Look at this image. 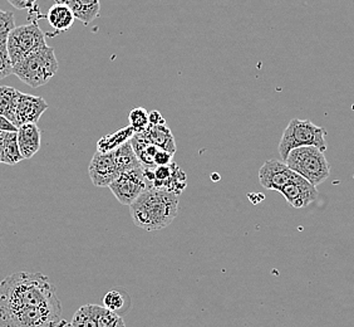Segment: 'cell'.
<instances>
[{"label": "cell", "mask_w": 354, "mask_h": 327, "mask_svg": "<svg viewBox=\"0 0 354 327\" xmlns=\"http://www.w3.org/2000/svg\"><path fill=\"white\" fill-rule=\"evenodd\" d=\"M19 307L62 308L53 283L38 272L14 273L0 282V310Z\"/></svg>", "instance_id": "1"}, {"label": "cell", "mask_w": 354, "mask_h": 327, "mask_svg": "<svg viewBox=\"0 0 354 327\" xmlns=\"http://www.w3.org/2000/svg\"><path fill=\"white\" fill-rule=\"evenodd\" d=\"M131 217L138 228L160 231L174 222L178 213V195L162 189H146L130 205Z\"/></svg>", "instance_id": "2"}, {"label": "cell", "mask_w": 354, "mask_h": 327, "mask_svg": "<svg viewBox=\"0 0 354 327\" xmlns=\"http://www.w3.org/2000/svg\"><path fill=\"white\" fill-rule=\"evenodd\" d=\"M58 61L53 48L46 46L13 66V75L32 89H38L55 77Z\"/></svg>", "instance_id": "3"}, {"label": "cell", "mask_w": 354, "mask_h": 327, "mask_svg": "<svg viewBox=\"0 0 354 327\" xmlns=\"http://www.w3.org/2000/svg\"><path fill=\"white\" fill-rule=\"evenodd\" d=\"M326 135L327 131L324 127L317 126L309 120L293 118L286 126L280 139V157L283 161H286L290 151L301 146H314L324 152L327 150Z\"/></svg>", "instance_id": "4"}, {"label": "cell", "mask_w": 354, "mask_h": 327, "mask_svg": "<svg viewBox=\"0 0 354 327\" xmlns=\"http://www.w3.org/2000/svg\"><path fill=\"white\" fill-rule=\"evenodd\" d=\"M286 164L314 186L324 183L330 175V164L328 163L327 157L323 151L314 146L293 149L286 157Z\"/></svg>", "instance_id": "5"}, {"label": "cell", "mask_w": 354, "mask_h": 327, "mask_svg": "<svg viewBox=\"0 0 354 327\" xmlns=\"http://www.w3.org/2000/svg\"><path fill=\"white\" fill-rule=\"evenodd\" d=\"M62 308L19 307L0 310V327H58Z\"/></svg>", "instance_id": "6"}, {"label": "cell", "mask_w": 354, "mask_h": 327, "mask_svg": "<svg viewBox=\"0 0 354 327\" xmlns=\"http://www.w3.org/2000/svg\"><path fill=\"white\" fill-rule=\"evenodd\" d=\"M46 46V35L37 21H32L27 26L15 27L8 35V52L13 66L27 55Z\"/></svg>", "instance_id": "7"}, {"label": "cell", "mask_w": 354, "mask_h": 327, "mask_svg": "<svg viewBox=\"0 0 354 327\" xmlns=\"http://www.w3.org/2000/svg\"><path fill=\"white\" fill-rule=\"evenodd\" d=\"M147 189H162L180 195L186 188V175L177 164L142 166Z\"/></svg>", "instance_id": "8"}, {"label": "cell", "mask_w": 354, "mask_h": 327, "mask_svg": "<svg viewBox=\"0 0 354 327\" xmlns=\"http://www.w3.org/2000/svg\"><path fill=\"white\" fill-rule=\"evenodd\" d=\"M109 188L121 204L130 206L147 189L143 177L142 165L120 173Z\"/></svg>", "instance_id": "9"}, {"label": "cell", "mask_w": 354, "mask_h": 327, "mask_svg": "<svg viewBox=\"0 0 354 327\" xmlns=\"http://www.w3.org/2000/svg\"><path fill=\"white\" fill-rule=\"evenodd\" d=\"M88 174L95 186L98 188L109 186V184L120 174L116 159H115V152L97 151L89 163Z\"/></svg>", "instance_id": "10"}, {"label": "cell", "mask_w": 354, "mask_h": 327, "mask_svg": "<svg viewBox=\"0 0 354 327\" xmlns=\"http://www.w3.org/2000/svg\"><path fill=\"white\" fill-rule=\"evenodd\" d=\"M298 174L292 170L286 161L266 160L259 170V183L268 191H280Z\"/></svg>", "instance_id": "11"}, {"label": "cell", "mask_w": 354, "mask_h": 327, "mask_svg": "<svg viewBox=\"0 0 354 327\" xmlns=\"http://www.w3.org/2000/svg\"><path fill=\"white\" fill-rule=\"evenodd\" d=\"M279 193L289 204L297 209L306 208L318 198L317 186L309 183L307 179L300 177L299 174L292 182H289Z\"/></svg>", "instance_id": "12"}, {"label": "cell", "mask_w": 354, "mask_h": 327, "mask_svg": "<svg viewBox=\"0 0 354 327\" xmlns=\"http://www.w3.org/2000/svg\"><path fill=\"white\" fill-rule=\"evenodd\" d=\"M47 109L48 103L43 97L21 92L15 109V126L19 127L24 123H38Z\"/></svg>", "instance_id": "13"}, {"label": "cell", "mask_w": 354, "mask_h": 327, "mask_svg": "<svg viewBox=\"0 0 354 327\" xmlns=\"http://www.w3.org/2000/svg\"><path fill=\"white\" fill-rule=\"evenodd\" d=\"M21 155L26 159L35 157L41 149V134L37 123H24L17 131Z\"/></svg>", "instance_id": "14"}, {"label": "cell", "mask_w": 354, "mask_h": 327, "mask_svg": "<svg viewBox=\"0 0 354 327\" xmlns=\"http://www.w3.org/2000/svg\"><path fill=\"white\" fill-rule=\"evenodd\" d=\"M143 132L151 143L175 155V152H176L175 137L172 135L170 127L166 123H157V125L150 123Z\"/></svg>", "instance_id": "15"}, {"label": "cell", "mask_w": 354, "mask_h": 327, "mask_svg": "<svg viewBox=\"0 0 354 327\" xmlns=\"http://www.w3.org/2000/svg\"><path fill=\"white\" fill-rule=\"evenodd\" d=\"M68 6L75 14V19L82 21L84 26H88L100 15L101 4L100 0H58Z\"/></svg>", "instance_id": "16"}, {"label": "cell", "mask_w": 354, "mask_h": 327, "mask_svg": "<svg viewBox=\"0 0 354 327\" xmlns=\"http://www.w3.org/2000/svg\"><path fill=\"white\" fill-rule=\"evenodd\" d=\"M48 23L55 28L58 32H67L69 28L73 26L75 21V14L72 9L63 4V3H55L53 7L49 9L47 15Z\"/></svg>", "instance_id": "17"}, {"label": "cell", "mask_w": 354, "mask_h": 327, "mask_svg": "<svg viewBox=\"0 0 354 327\" xmlns=\"http://www.w3.org/2000/svg\"><path fill=\"white\" fill-rule=\"evenodd\" d=\"M103 307L120 316L127 314L131 308L130 294L123 290H112L104 294Z\"/></svg>", "instance_id": "18"}, {"label": "cell", "mask_w": 354, "mask_h": 327, "mask_svg": "<svg viewBox=\"0 0 354 327\" xmlns=\"http://www.w3.org/2000/svg\"><path fill=\"white\" fill-rule=\"evenodd\" d=\"M21 91L9 86H0V115L15 125V109Z\"/></svg>", "instance_id": "19"}, {"label": "cell", "mask_w": 354, "mask_h": 327, "mask_svg": "<svg viewBox=\"0 0 354 327\" xmlns=\"http://www.w3.org/2000/svg\"><path fill=\"white\" fill-rule=\"evenodd\" d=\"M23 160L24 157L21 155V149H19L17 131H7L3 152H1V163L13 166Z\"/></svg>", "instance_id": "20"}, {"label": "cell", "mask_w": 354, "mask_h": 327, "mask_svg": "<svg viewBox=\"0 0 354 327\" xmlns=\"http://www.w3.org/2000/svg\"><path fill=\"white\" fill-rule=\"evenodd\" d=\"M113 152H115V159H116L117 166H118L120 173L135 169V168H138V166L142 165L141 161L138 160L136 152L131 145V141L123 143L120 148H117L116 150H113Z\"/></svg>", "instance_id": "21"}, {"label": "cell", "mask_w": 354, "mask_h": 327, "mask_svg": "<svg viewBox=\"0 0 354 327\" xmlns=\"http://www.w3.org/2000/svg\"><path fill=\"white\" fill-rule=\"evenodd\" d=\"M135 135V131L131 127H123V129L118 130L115 134L112 135H107V136L102 137L98 141V151L102 152H109V151L116 150L117 148H120L123 143L130 141L131 137Z\"/></svg>", "instance_id": "22"}, {"label": "cell", "mask_w": 354, "mask_h": 327, "mask_svg": "<svg viewBox=\"0 0 354 327\" xmlns=\"http://www.w3.org/2000/svg\"><path fill=\"white\" fill-rule=\"evenodd\" d=\"M93 310H95L98 327H126L122 316L97 305H93Z\"/></svg>", "instance_id": "23"}, {"label": "cell", "mask_w": 354, "mask_h": 327, "mask_svg": "<svg viewBox=\"0 0 354 327\" xmlns=\"http://www.w3.org/2000/svg\"><path fill=\"white\" fill-rule=\"evenodd\" d=\"M71 327H98L93 305L81 307L73 316Z\"/></svg>", "instance_id": "24"}, {"label": "cell", "mask_w": 354, "mask_h": 327, "mask_svg": "<svg viewBox=\"0 0 354 327\" xmlns=\"http://www.w3.org/2000/svg\"><path fill=\"white\" fill-rule=\"evenodd\" d=\"M129 118H130V126L135 131V134L143 132L150 125L149 112L143 107H136V109H132L129 115Z\"/></svg>", "instance_id": "25"}, {"label": "cell", "mask_w": 354, "mask_h": 327, "mask_svg": "<svg viewBox=\"0 0 354 327\" xmlns=\"http://www.w3.org/2000/svg\"><path fill=\"white\" fill-rule=\"evenodd\" d=\"M13 75V63L8 52L7 41L0 42V80Z\"/></svg>", "instance_id": "26"}, {"label": "cell", "mask_w": 354, "mask_h": 327, "mask_svg": "<svg viewBox=\"0 0 354 327\" xmlns=\"http://www.w3.org/2000/svg\"><path fill=\"white\" fill-rule=\"evenodd\" d=\"M15 28L14 14L0 9V42L7 41L8 35Z\"/></svg>", "instance_id": "27"}, {"label": "cell", "mask_w": 354, "mask_h": 327, "mask_svg": "<svg viewBox=\"0 0 354 327\" xmlns=\"http://www.w3.org/2000/svg\"><path fill=\"white\" fill-rule=\"evenodd\" d=\"M35 1L37 0H8V3L17 9H29L35 6Z\"/></svg>", "instance_id": "28"}, {"label": "cell", "mask_w": 354, "mask_h": 327, "mask_svg": "<svg viewBox=\"0 0 354 327\" xmlns=\"http://www.w3.org/2000/svg\"><path fill=\"white\" fill-rule=\"evenodd\" d=\"M0 131H18V127L10 123L7 117L0 115Z\"/></svg>", "instance_id": "29"}, {"label": "cell", "mask_w": 354, "mask_h": 327, "mask_svg": "<svg viewBox=\"0 0 354 327\" xmlns=\"http://www.w3.org/2000/svg\"><path fill=\"white\" fill-rule=\"evenodd\" d=\"M149 120H150V123H155V125H157V123H166L162 115L156 109L149 114Z\"/></svg>", "instance_id": "30"}, {"label": "cell", "mask_w": 354, "mask_h": 327, "mask_svg": "<svg viewBox=\"0 0 354 327\" xmlns=\"http://www.w3.org/2000/svg\"><path fill=\"white\" fill-rule=\"evenodd\" d=\"M6 134H7V131H0V163H1V152H3V146H4Z\"/></svg>", "instance_id": "31"}]
</instances>
